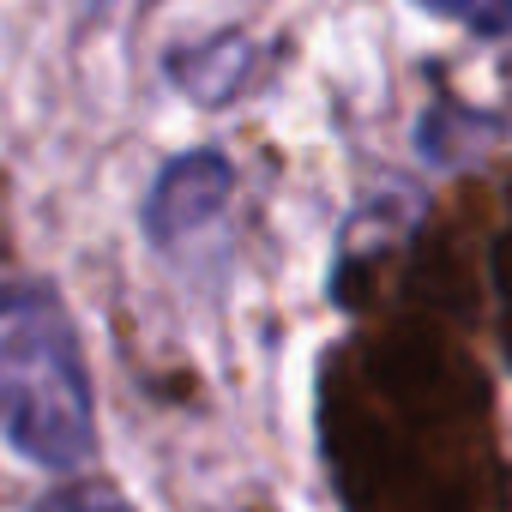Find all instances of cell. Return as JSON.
I'll use <instances>...</instances> for the list:
<instances>
[{"instance_id":"5b68a950","label":"cell","mask_w":512,"mask_h":512,"mask_svg":"<svg viewBox=\"0 0 512 512\" xmlns=\"http://www.w3.org/2000/svg\"><path fill=\"white\" fill-rule=\"evenodd\" d=\"M31 512H139V506L121 488H109V482H67V488L43 494Z\"/></svg>"},{"instance_id":"3957f363","label":"cell","mask_w":512,"mask_h":512,"mask_svg":"<svg viewBox=\"0 0 512 512\" xmlns=\"http://www.w3.org/2000/svg\"><path fill=\"white\" fill-rule=\"evenodd\" d=\"M253 73V43L247 37H205L193 49L169 55V79L193 97V103H229Z\"/></svg>"},{"instance_id":"52a82bcc","label":"cell","mask_w":512,"mask_h":512,"mask_svg":"<svg viewBox=\"0 0 512 512\" xmlns=\"http://www.w3.org/2000/svg\"><path fill=\"white\" fill-rule=\"evenodd\" d=\"M91 7H109V0H91Z\"/></svg>"},{"instance_id":"277c9868","label":"cell","mask_w":512,"mask_h":512,"mask_svg":"<svg viewBox=\"0 0 512 512\" xmlns=\"http://www.w3.org/2000/svg\"><path fill=\"white\" fill-rule=\"evenodd\" d=\"M416 7L470 31V37H488V43L512 37V0H416Z\"/></svg>"},{"instance_id":"8992f818","label":"cell","mask_w":512,"mask_h":512,"mask_svg":"<svg viewBox=\"0 0 512 512\" xmlns=\"http://www.w3.org/2000/svg\"><path fill=\"white\" fill-rule=\"evenodd\" d=\"M500 79H506V109H512V61H506V73H500Z\"/></svg>"},{"instance_id":"6da1fadb","label":"cell","mask_w":512,"mask_h":512,"mask_svg":"<svg viewBox=\"0 0 512 512\" xmlns=\"http://www.w3.org/2000/svg\"><path fill=\"white\" fill-rule=\"evenodd\" d=\"M0 440L49 476H73L97 452L79 326L37 278H0Z\"/></svg>"},{"instance_id":"7a4b0ae2","label":"cell","mask_w":512,"mask_h":512,"mask_svg":"<svg viewBox=\"0 0 512 512\" xmlns=\"http://www.w3.org/2000/svg\"><path fill=\"white\" fill-rule=\"evenodd\" d=\"M229 193H235V169H229V157L217 145L181 151L175 163L157 169V181L145 193V235L157 247H181V241H193L199 229L217 223Z\"/></svg>"}]
</instances>
